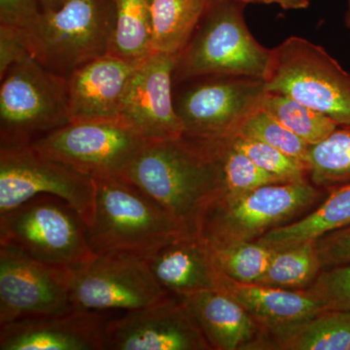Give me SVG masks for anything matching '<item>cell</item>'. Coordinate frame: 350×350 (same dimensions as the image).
<instances>
[{
	"instance_id": "1",
	"label": "cell",
	"mask_w": 350,
	"mask_h": 350,
	"mask_svg": "<svg viewBox=\"0 0 350 350\" xmlns=\"http://www.w3.org/2000/svg\"><path fill=\"white\" fill-rule=\"evenodd\" d=\"M120 176L137 186L191 234L207 208L223 195L215 145L181 137L146 142Z\"/></svg>"
},
{
	"instance_id": "2",
	"label": "cell",
	"mask_w": 350,
	"mask_h": 350,
	"mask_svg": "<svg viewBox=\"0 0 350 350\" xmlns=\"http://www.w3.org/2000/svg\"><path fill=\"white\" fill-rule=\"evenodd\" d=\"M246 4L239 0H211L194 33L177 56L174 81L206 77L264 80L271 49L251 34L244 20Z\"/></svg>"
},
{
	"instance_id": "3",
	"label": "cell",
	"mask_w": 350,
	"mask_h": 350,
	"mask_svg": "<svg viewBox=\"0 0 350 350\" xmlns=\"http://www.w3.org/2000/svg\"><path fill=\"white\" fill-rule=\"evenodd\" d=\"M96 209L88 239L94 254L126 251L148 258L165 244L191 234L158 202L120 175L94 178Z\"/></svg>"
},
{
	"instance_id": "4",
	"label": "cell",
	"mask_w": 350,
	"mask_h": 350,
	"mask_svg": "<svg viewBox=\"0 0 350 350\" xmlns=\"http://www.w3.org/2000/svg\"><path fill=\"white\" fill-rule=\"evenodd\" d=\"M115 19V0H68L16 29L32 57L52 72L68 77L107 54Z\"/></svg>"
},
{
	"instance_id": "5",
	"label": "cell",
	"mask_w": 350,
	"mask_h": 350,
	"mask_svg": "<svg viewBox=\"0 0 350 350\" xmlns=\"http://www.w3.org/2000/svg\"><path fill=\"white\" fill-rule=\"evenodd\" d=\"M325 189L310 180L271 184L238 197H221L207 208L198 234L209 245L256 241L308 213Z\"/></svg>"
},
{
	"instance_id": "6",
	"label": "cell",
	"mask_w": 350,
	"mask_h": 350,
	"mask_svg": "<svg viewBox=\"0 0 350 350\" xmlns=\"http://www.w3.org/2000/svg\"><path fill=\"white\" fill-rule=\"evenodd\" d=\"M269 93L283 94L350 126V73L321 46L292 36L271 49L264 78Z\"/></svg>"
},
{
	"instance_id": "7",
	"label": "cell",
	"mask_w": 350,
	"mask_h": 350,
	"mask_svg": "<svg viewBox=\"0 0 350 350\" xmlns=\"http://www.w3.org/2000/svg\"><path fill=\"white\" fill-rule=\"evenodd\" d=\"M0 244L19 248L59 269L73 268L96 257L80 214L52 195L36 196L0 214Z\"/></svg>"
},
{
	"instance_id": "8",
	"label": "cell",
	"mask_w": 350,
	"mask_h": 350,
	"mask_svg": "<svg viewBox=\"0 0 350 350\" xmlns=\"http://www.w3.org/2000/svg\"><path fill=\"white\" fill-rule=\"evenodd\" d=\"M69 122L68 77L29 54L8 69L0 87L1 147L31 144Z\"/></svg>"
},
{
	"instance_id": "9",
	"label": "cell",
	"mask_w": 350,
	"mask_h": 350,
	"mask_svg": "<svg viewBox=\"0 0 350 350\" xmlns=\"http://www.w3.org/2000/svg\"><path fill=\"white\" fill-rule=\"evenodd\" d=\"M64 271L75 310L128 312L170 296L146 259L126 251H108Z\"/></svg>"
},
{
	"instance_id": "10",
	"label": "cell",
	"mask_w": 350,
	"mask_h": 350,
	"mask_svg": "<svg viewBox=\"0 0 350 350\" xmlns=\"http://www.w3.org/2000/svg\"><path fill=\"white\" fill-rule=\"evenodd\" d=\"M96 180L38 153L31 144L0 147V214L39 195L68 202L89 226L96 209Z\"/></svg>"
},
{
	"instance_id": "11",
	"label": "cell",
	"mask_w": 350,
	"mask_h": 350,
	"mask_svg": "<svg viewBox=\"0 0 350 350\" xmlns=\"http://www.w3.org/2000/svg\"><path fill=\"white\" fill-rule=\"evenodd\" d=\"M123 119L70 122L31 144L38 153L93 178L121 175L146 144Z\"/></svg>"
},
{
	"instance_id": "12",
	"label": "cell",
	"mask_w": 350,
	"mask_h": 350,
	"mask_svg": "<svg viewBox=\"0 0 350 350\" xmlns=\"http://www.w3.org/2000/svg\"><path fill=\"white\" fill-rule=\"evenodd\" d=\"M182 92L174 107L183 135L197 142H214L234 135L250 115L261 107L266 93L262 79L206 77Z\"/></svg>"
},
{
	"instance_id": "13",
	"label": "cell",
	"mask_w": 350,
	"mask_h": 350,
	"mask_svg": "<svg viewBox=\"0 0 350 350\" xmlns=\"http://www.w3.org/2000/svg\"><path fill=\"white\" fill-rule=\"evenodd\" d=\"M72 310L64 269L0 244V325Z\"/></svg>"
},
{
	"instance_id": "14",
	"label": "cell",
	"mask_w": 350,
	"mask_h": 350,
	"mask_svg": "<svg viewBox=\"0 0 350 350\" xmlns=\"http://www.w3.org/2000/svg\"><path fill=\"white\" fill-rule=\"evenodd\" d=\"M194 317L178 297L122 312L107 324V350H209Z\"/></svg>"
},
{
	"instance_id": "15",
	"label": "cell",
	"mask_w": 350,
	"mask_h": 350,
	"mask_svg": "<svg viewBox=\"0 0 350 350\" xmlns=\"http://www.w3.org/2000/svg\"><path fill=\"white\" fill-rule=\"evenodd\" d=\"M178 55L155 53L137 66L122 103L121 119L147 142L174 139L183 135L172 94Z\"/></svg>"
},
{
	"instance_id": "16",
	"label": "cell",
	"mask_w": 350,
	"mask_h": 350,
	"mask_svg": "<svg viewBox=\"0 0 350 350\" xmlns=\"http://www.w3.org/2000/svg\"><path fill=\"white\" fill-rule=\"evenodd\" d=\"M119 313L72 310L1 324L0 350H107V324Z\"/></svg>"
},
{
	"instance_id": "17",
	"label": "cell",
	"mask_w": 350,
	"mask_h": 350,
	"mask_svg": "<svg viewBox=\"0 0 350 350\" xmlns=\"http://www.w3.org/2000/svg\"><path fill=\"white\" fill-rule=\"evenodd\" d=\"M178 298L187 306L211 349H273L268 330L221 290H202Z\"/></svg>"
},
{
	"instance_id": "18",
	"label": "cell",
	"mask_w": 350,
	"mask_h": 350,
	"mask_svg": "<svg viewBox=\"0 0 350 350\" xmlns=\"http://www.w3.org/2000/svg\"><path fill=\"white\" fill-rule=\"evenodd\" d=\"M135 68L107 54L73 71L68 77L70 122L121 119L124 94Z\"/></svg>"
},
{
	"instance_id": "19",
	"label": "cell",
	"mask_w": 350,
	"mask_h": 350,
	"mask_svg": "<svg viewBox=\"0 0 350 350\" xmlns=\"http://www.w3.org/2000/svg\"><path fill=\"white\" fill-rule=\"evenodd\" d=\"M146 261L158 282L174 296L218 288L221 271L200 234L179 237L159 248Z\"/></svg>"
},
{
	"instance_id": "20",
	"label": "cell",
	"mask_w": 350,
	"mask_h": 350,
	"mask_svg": "<svg viewBox=\"0 0 350 350\" xmlns=\"http://www.w3.org/2000/svg\"><path fill=\"white\" fill-rule=\"evenodd\" d=\"M217 289L229 295L268 330L303 321L328 310L317 294L308 289L292 290L243 283L221 271Z\"/></svg>"
},
{
	"instance_id": "21",
	"label": "cell",
	"mask_w": 350,
	"mask_h": 350,
	"mask_svg": "<svg viewBox=\"0 0 350 350\" xmlns=\"http://www.w3.org/2000/svg\"><path fill=\"white\" fill-rule=\"evenodd\" d=\"M328 191L321 204L306 215L267 232L256 241L275 251L283 250L350 226V181Z\"/></svg>"
},
{
	"instance_id": "22",
	"label": "cell",
	"mask_w": 350,
	"mask_h": 350,
	"mask_svg": "<svg viewBox=\"0 0 350 350\" xmlns=\"http://www.w3.org/2000/svg\"><path fill=\"white\" fill-rule=\"evenodd\" d=\"M273 347L285 350H349L350 310H326L269 331Z\"/></svg>"
},
{
	"instance_id": "23",
	"label": "cell",
	"mask_w": 350,
	"mask_h": 350,
	"mask_svg": "<svg viewBox=\"0 0 350 350\" xmlns=\"http://www.w3.org/2000/svg\"><path fill=\"white\" fill-rule=\"evenodd\" d=\"M116 19L107 55L133 66L155 54L148 0H115Z\"/></svg>"
},
{
	"instance_id": "24",
	"label": "cell",
	"mask_w": 350,
	"mask_h": 350,
	"mask_svg": "<svg viewBox=\"0 0 350 350\" xmlns=\"http://www.w3.org/2000/svg\"><path fill=\"white\" fill-rule=\"evenodd\" d=\"M211 0H148L156 53L178 55L194 33Z\"/></svg>"
},
{
	"instance_id": "25",
	"label": "cell",
	"mask_w": 350,
	"mask_h": 350,
	"mask_svg": "<svg viewBox=\"0 0 350 350\" xmlns=\"http://www.w3.org/2000/svg\"><path fill=\"white\" fill-rule=\"evenodd\" d=\"M315 241L275 251L258 284L284 289H308L322 271Z\"/></svg>"
},
{
	"instance_id": "26",
	"label": "cell",
	"mask_w": 350,
	"mask_h": 350,
	"mask_svg": "<svg viewBox=\"0 0 350 350\" xmlns=\"http://www.w3.org/2000/svg\"><path fill=\"white\" fill-rule=\"evenodd\" d=\"M308 178L325 190L350 181V126H338L319 144L310 145Z\"/></svg>"
},
{
	"instance_id": "27",
	"label": "cell",
	"mask_w": 350,
	"mask_h": 350,
	"mask_svg": "<svg viewBox=\"0 0 350 350\" xmlns=\"http://www.w3.org/2000/svg\"><path fill=\"white\" fill-rule=\"evenodd\" d=\"M260 107L310 145L319 144L340 126L323 113L283 94L266 92Z\"/></svg>"
},
{
	"instance_id": "28",
	"label": "cell",
	"mask_w": 350,
	"mask_h": 350,
	"mask_svg": "<svg viewBox=\"0 0 350 350\" xmlns=\"http://www.w3.org/2000/svg\"><path fill=\"white\" fill-rule=\"evenodd\" d=\"M209 247L219 269L232 280L243 283H257L266 273L275 252L258 241L209 245Z\"/></svg>"
},
{
	"instance_id": "29",
	"label": "cell",
	"mask_w": 350,
	"mask_h": 350,
	"mask_svg": "<svg viewBox=\"0 0 350 350\" xmlns=\"http://www.w3.org/2000/svg\"><path fill=\"white\" fill-rule=\"evenodd\" d=\"M213 144L217 148L222 167L223 195L221 197H238L262 186L287 183L258 167L247 156L225 140Z\"/></svg>"
},
{
	"instance_id": "30",
	"label": "cell",
	"mask_w": 350,
	"mask_h": 350,
	"mask_svg": "<svg viewBox=\"0 0 350 350\" xmlns=\"http://www.w3.org/2000/svg\"><path fill=\"white\" fill-rule=\"evenodd\" d=\"M234 135L265 142L308 167L310 144L285 128L261 107L245 119Z\"/></svg>"
},
{
	"instance_id": "31",
	"label": "cell",
	"mask_w": 350,
	"mask_h": 350,
	"mask_svg": "<svg viewBox=\"0 0 350 350\" xmlns=\"http://www.w3.org/2000/svg\"><path fill=\"white\" fill-rule=\"evenodd\" d=\"M223 140L247 156L258 167L280 177L284 182L310 180L308 167L306 163L282 153L271 145L239 135Z\"/></svg>"
},
{
	"instance_id": "32",
	"label": "cell",
	"mask_w": 350,
	"mask_h": 350,
	"mask_svg": "<svg viewBox=\"0 0 350 350\" xmlns=\"http://www.w3.org/2000/svg\"><path fill=\"white\" fill-rule=\"evenodd\" d=\"M310 289L328 310H350V264L323 269Z\"/></svg>"
},
{
	"instance_id": "33",
	"label": "cell",
	"mask_w": 350,
	"mask_h": 350,
	"mask_svg": "<svg viewBox=\"0 0 350 350\" xmlns=\"http://www.w3.org/2000/svg\"><path fill=\"white\" fill-rule=\"evenodd\" d=\"M315 244L322 269L350 264V226L320 237Z\"/></svg>"
},
{
	"instance_id": "34",
	"label": "cell",
	"mask_w": 350,
	"mask_h": 350,
	"mask_svg": "<svg viewBox=\"0 0 350 350\" xmlns=\"http://www.w3.org/2000/svg\"><path fill=\"white\" fill-rule=\"evenodd\" d=\"M42 11V0H0V25L24 29Z\"/></svg>"
},
{
	"instance_id": "35",
	"label": "cell",
	"mask_w": 350,
	"mask_h": 350,
	"mask_svg": "<svg viewBox=\"0 0 350 350\" xmlns=\"http://www.w3.org/2000/svg\"><path fill=\"white\" fill-rule=\"evenodd\" d=\"M27 54L17 29L0 25V79L14 64Z\"/></svg>"
},
{
	"instance_id": "36",
	"label": "cell",
	"mask_w": 350,
	"mask_h": 350,
	"mask_svg": "<svg viewBox=\"0 0 350 350\" xmlns=\"http://www.w3.org/2000/svg\"><path fill=\"white\" fill-rule=\"evenodd\" d=\"M243 3L276 4L285 10H301L310 6V0H239Z\"/></svg>"
},
{
	"instance_id": "37",
	"label": "cell",
	"mask_w": 350,
	"mask_h": 350,
	"mask_svg": "<svg viewBox=\"0 0 350 350\" xmlns=\"http://www.w3.org/2000/svg\"><path fill=\"white\" fill-rule=\"evenodd\" d=\"M68 0H42L43 10H56L64 5Z\"/></svg>"
},
{
	"instance_id": "38",
	"label": "cell",
	"mask_w": 350,
	"mask_h": 350,
	"mask_svg": "<svg viewBox=\"0 0 350 350\" xmlns=\"http://www.w3.org/2000/svg\"><path fill=\"white\" fill-rule=\"evenodd\" d=\"M345 27L350 29V0H347V10L345 13Z\"/></svg>"
},
{
	"instance_id": "39",
	"label": "cell",
	"mask_w": 350,
	"mask_h": 350,
	"mask_svg": "<svg viewBox=\"0 0 350 350\" xmlns=\"http://www.w3.org/2000/svg\"><path fill=\"white\" fill-rule=\"evenodd\" d=\"M349 350H350V345H349Z\"/></svg>"
}]
</instances>
